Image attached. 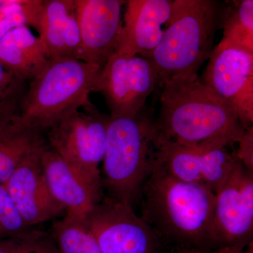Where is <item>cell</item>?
<instances>
[{
	"label": "cell",
	"instance_id": "obj_8",
	"mask_svg": "<svg viewBox=\"0 0 253 253\" xmlns=\"http://www.w3.org/2000/svg\"><path fill=\"white\" fill-rule=\"evenodd\" d=\"M156 89L157 77L149 59L116 51L100 73L96 92L104 96L110 117H134L145 111L146 100Z\"/></svg>",
	"mask_w": 253,
	"mask_h": 253
},
{
	"label": "cell",
	"instance_id": "obj_18",
	"mask_svg": "<svg viewBox=\"0 0 253 253\" xmlns=\"http://www.w3.org/2000/svg\"><path fill=\"white\" fill-rule=\"evenodd\" d=\"M46 145V133L21 116L0 123V184L26 156Z\"/></svg>",
	"mask_w": 253,
	"mask_h": 253
},
{
	"label": "cell",
	"instance_id": "obj_1",
	"mask_svg": "<svg viewBox=\"0 0 253 253\" xmlns=\"http://www.w3.org/2000/svg\"><path fill=\"white\" fill-rule=\"evenodd\" d=\"M159 91L156 140L196 149L234 148L246 130L235 108L198 74L173 78Z\"/></svg>",
	"mask_w": 253,
	"mask_h": 253
},
{
	"label": "cell",
	"instance_id": "obj_15",
	"mask_svg": "<svg viewBox=\"0 0 253 253\" xmlns=\"http://www.w3.org/2000/svg\"><path fill=\"white\" fill-rule=\"evenodd\" d=\"M170 0H129L123 20L117 52L148 59L167 29Z\"/></svg>",
	"mask_w": 253,
	"mask_h": 253
},
{
	"label": "cell",
	"instance_id": "obj_23",
	"mask_svg": "<svg viewBox=\"0 0 253 253\" xmlns=\"http://www.w3.org/2000/svg\"><path fill=\"white\" fill-rule=\"evenodd\" d=\"M0 253H59L49 231L38 229L31 235L1 240Z\"/></svg>",
	"mask_w": 253,
	"mask_h": 253
},
{
	"label": "cell",
	"instance_id": "obj_26",
	"mask_svg": "<svg viewBox=\"0 0 253 253\" xmlns=\"http://www.w3.org/2000/svg\"><path fill=\"white\" fill-rule=\"evenodd\" d=\"M212 253H253V241L247 245L223 246L216 249Z\"/></svg>",
	"mask_w": 253,
	"mask_h": 253
},
{
	"label": "cell",
	"instance_id": "obj_21",
	"mask_svg": "<svg viewBox=\"0 0 253 253\" xmlns=\"http://www.w3.org/2000/svg\"><path fill=\"white\" fill-rule=\"evenodd\" d=\"M28 83L7 71L0 63V123L20 117Z\"/></svg>",
	"mask_w": 253,
	"mask_h": 253
},
{
	"label": "cell",
	"instance_id": "obj_27",
	"mask_svg": "<svg viewBox=\"0 0 253 253\" xmlns=\"http://www.w3.org/2000/svg\"><path fill=\"white\" fill-rule=\"evenodd\" d=\"M158 253H207L194 251H176V250H165Z\"/></svg>",
	"mask_w": 253,
	"mask_h": 253
},
{
	"label": "cell",
	"instance_id": "obj_22",
	"mask_svg": "<svg viewBox=\"0 0 253 253\" xmlns=\"http://www.w3.org/2000/svg\"><path fill=\"white\" fill-rule=\"evenodd\" d=\"M38 229L26 224L5 186L0 184V241L25 237Z\"/></svg>",
	"mask_w": 253,
	"mask_h": 253
},
{
	"label": "cell",
	"instance_id": "obj_11",
	"mask_svg": "<svg viewBox=\"0 0 253 253\" xmlns=\"http://www.w3.org/2000/svg\"><path fill=\"white\" fill-rule=\"evenodd\" d=\"M214 219L220 247L253 241V171L239 160L215 194Z\"/></svg>",
	"mask_w": 253,
	"mask_h": 253
},
{
	"label": "cell",
	"instance_id": "obj_16",
	"mask_svg": "<svg viewBox=\"0 0 253 253\" xmlns=\"http://www.w3.org/2000/svg\"><path fill=\"white\" fill-rule=\"evenodd\" d=\"M41 163L51 194L66 212L86 215L102 199L78 179L67 163L47 144L42 151Z\"/></svg>",
	"mask_w": 253,
	"mask_h": 253
},
{
	"label": "cell",
	"instance_id": "obj_10",
	"mask_svg": "<svg viewBox=\"0 0 253 253\" xmlns=\"http://www.w3.org/2000/svg\"><path fill=\"white\" fill-rule=\"evenodd\" d=\"M202 81L234 108L246 129L253 123V52L221 41Z\"/></svg>",
	"mask_w": 253,
	"mask_h": 253
},
{
	"label": "cell",
	"instance_id": "obj_17",
	"mask_svg": "<svg viewBox=\"0 0 253 253\" xmlns=\"http://www.w3.org/2000/svg\"><path fill=\"white\" fill-rule=\"evenodd\" d=\"M49 61L41 40L26 25L13 28L0 39V63L28 83L41 75Z\"/></svg>",
	"mask_w": 253,
	"mask_h": 253
},
{
	"label": "cell",
	"instance_id": "obj_14",
	"mask_svg": "<svg viewBox=\"0 0 253 253\" xmlns=\"http://www.w3.org/2000/svg\"><path fill=\"white\" fill-rule=\"evenodd\" d=\"M44 148L26 156L4 184L18 212L31 227L57 219L66 212L48 186L41 163Z\"/></svg>",
	"mask_w": 253,
	"mask_h": 253
},
{
	"label": "cell",
	"instance_id": "obj_25",
	"mask_svg": "<svg viewBox=\"0 0 253 253\" xmlns=\"http://www.w3.org/2000/svg\"><path fill=\"white\" fill-rule=\"evenodd\" d=\"M236 150V156L249 170L253 171V127L249 128L239 142Z\"/></svg>",
	"mask_w": 253,
	"mask_h": 253
},
{
	"label": "cell",
	"instance_id": "obj_24",
	"mask_svg": "<svg viewBox=\"0 0 253 253\" xmlns=\"http://www.w3.org/2000/svg\"><path fill=\"white\" fill-rule=\"evenodd\" d=\"M26 25V20L22 7L21 1H13L0 16V39L3 38L13 28Z\"/></svg>",
	"mask_w": 253,
	"mask_h": 253
},
{
	"label": "cell",
	"instance_id": "obj_12",
	"mask_svg": "<svg viewBox=\"0 0 253 253\" xmlns=\"http://www.w3.org/2000/svg\"><path fill=\"white\" fill-rule=\"evenodd\" d=\"M26 26L39 34L49 60L75 59L81 54L76 0L21 1Z\"/></svg>",
	"mask_w": 253,
	"mask_h": 253
},
{
	"label": "cell",
	"instance_id": "obj_6",
	"mask_svg": "<svg viewBox=\"0 0 253 253\" xmlns=\"http://www.w3.org/2000/svg\"><path fill=\"white\" fill-rule=\"evenodd\" d=\"M70 115L46 132L50 149L59 154L73 172L99 199L104 196L99 164L104 160L109 116L92 104Z\"/></svg>",
	"mask_w": 253,
	"mask_h": 253
},
{
	"label": "cell",
	"instance_id": "obj_20",
	"mask_svg": "<svg viewBox=\"0 0 253 253\" xmlns=\"http://www.w3.org/2000/svg\"><path fill=\"white\" fill-rule=\"evenodd\" d=\"M229 4L221 41L253 52V1Z\"/></svg>",
	"mask_w": 253,
	"mask_h": 253
},
{
	"label": "cell",
	"instance_id": "obj_9",
	"mask_svg": "<svg viewBox=\"0 0 253 253\" xmlns=\"http://www.w3.org/2000/svg\"><path fill=\"white\" fill-rule=\"evenodd\" d=\"M154 167L176 179L202 186L214 194L223 185L239 158L235 148L196 149L156 140Z\"/></svg>",
	"mask_w": 253,
	"mask_h": 253
},
{
	"label": "cell",
	"instance_id": "obj_13",
	"mask_svg": "<svg viewBox=\"0 0 253 253\" xmlns=\"http://www.w3.org/2000/svg\"><path fill=\"white\" fill-rule=\"evenodd\" d=\"M81 54L80 60L102 69L119 45L122 0H76Z\"/></svg>",
	"mask_w": 253,
	"mask_h": 253
},
{
	"label": "cell",
	"instance_id": "obj_2",
	"mask_svg": "<svg viewBox=\"0 0 253 253\" xmlns=\"http://www.w3.org/2000/svg\"><path fill=\"white\" fill-rule=\"evenodd\" d=\"M141 216L164 250L212 253L220 247L214 211L215 194L154 167L141 188Z\"/></svg>",
	"mask_w": 253,
	"mask_h": 253
},
{
	"label": "cell",
	"instance_id": "obj_28",
	"mask_svg": "<svg viewBox=\"0 0 253 253\" xmlns=\"http://www.w3.org/2000/svg\"><path fill=\"white\" fill-rule=\"evenodd\" d=\"M13 1H1L0 0V16L4 13L8 6L12 4Z\"/></svg>",
	"mask_w": 253,
	"mask_h": 253
},
{
	"label": "cell",
	"instance_id": "obj_4",
	"mask_svg": "<svg viewBox=\"0 0 253 253\" xmlns=\"http://www.w3.org/2000/svg\"><path fill=\"white\" fill-rule=\"evenodd\" d=\"M156 151L153 120L146 111L110 117L101 175L106 196L133 206L154 169Z\"/></svg>",
	"mask_w": 253,
	"mask_h": 253
},
{
	"label": "cell",
	"instance_id": "obj_7",
	"mask_svg": "<svg viewBox=\"0 0 253 253\" xmlns=\"http://www.w3.org/2000/svg\"><path fill=\"white\" fill-rule=\"evenodd\" d=\"M101 253H158L164 251L149 224L128 203L104 195L85 215Z\"/></svg>",
	"mask_w": 253,
	"mask_h": 253
},
{
	"label": "cell",
	"instance_id": "obj_3",
	"mask_svg": "<svg viewBox=\"0 0 253 253\" xmlns=\"http://www.w3.org/2000/svg\"><path fill=\"white\" fill-rule=\"evenodd\" d=\"M229 4L217 0H174L167 29L148 59L152 63L157 89L169 80L192 76L214 49Z\"/></svg>",
	"mask_w": 253,
	"mask_h": 253
},
{
	"label": "cell",
	"instance_id": "obj_19",
	"mask_svg": "<svg viewBox=\"0 0 253 253\" xmlns=\"http://www.w3.org/2000/svg\"><path fill=\"white\" fill-rule=\"evenodd\" d=\"M48 231L59 253H101L85 215L66 212Z\"/></svg>",
	"mask_w": 253,
	"mask_h": 253
},
{
	"label": "cell",
	"instance_id": "obj_5",
	"mask_svg": "<svg viewBox=\"0 0 253 253\" xmlns=\"http://www.w3.org/2000/svg\"><path fill=\"white\" fill-rule=\"evenodd\" d=\"M101 68L81 60H50L41 75L28 83L21 117L46 132L70 115L91 104Z\"/></svg>",
	"mask_w": 253,
	"mask_h": 253
}]
</instances>
